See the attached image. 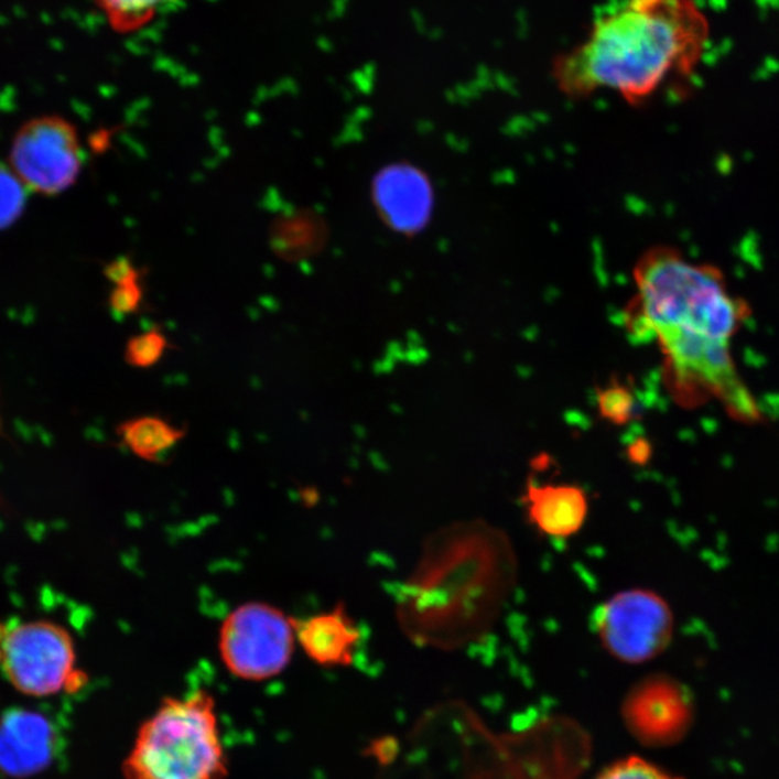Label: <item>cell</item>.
Returning <instances> with one entry per match:
<instances>
[{"label": "cell", "mask_w": 779, "mask_h": 779, "mask_svg": "<svg viewBox=\"0 0 779 779\" xmlns=\"http://www.w3.org/2000/svg\"><path fill=\"white\" fill-rule=\"evenodd\" d=\"M126 779H224L227 758L216 703L204 690L163 700L123 764Z\"/></svg>", "instance_id": "4"}, {"label": "cell", "mask_w": 779, "mask_h": 779, "mask_svg": "<svg viewBox=\"0 0 779 779\" xmlns=\"http://www.w3.org/2000/svg\"><path fill=\"white\" fill-rule=\"evenodd\" d=\"M519 558L510 535L491 522H452L423 541L398 592L400 623L414 636L446 640L491 624L515 592Z\"/></svg>", "instance_id": "3"}, {"label": "cell", "mask_w": 779, "mask_h": 779, "mask_svg": "<svg viewBox=\"0 0 779 779\" xmlns=\"http://www.w3.org/2000/svg\"><path fill=\"white\" fill-rule=\"evenodd\" d=\"M634 288L625 328L659 347L675 393L711 396L732 416L757 420L758 405L734 360V339L749 318V305L722 270L673 247H652L634 268Z\"/></svg>", "instance_id": "1"}, {"label": "cell", "mask_w": 779, "mask_h": 779, "mask_svg": "<svg viewBox=\"0 0 779 779\" xmlns=\"http://www.w3.org/2000/svg\"><path fill=\"white\" fill-rule=\"evenodd\" d=\"M522 504L530 524L550 539L573 538L589 516V498L585 489L575 484L529 483Z\"/></svg>", "instance_id": "11"}, {"label": "cell", "mask_w": 779, "mask_h": 779, "mask_svg": "<svg viewBox=\"0 0 779 779\" xmlns=\"http://www.w3.org/2000/svg\"><path fill=\"white\" fill-rule=\"evenodd\" d=\"M182 0H95L110 30L119 35H133L152 25Z\"/></svg>", "instance_id": "15"}, {"label": "cell", "mask_w": 779, "mask_h": 779, "mask_svg": "<svg viewBox=\"0 0 779 779\" xmlns=\"http://www.w3.org/2000/svg\"><path fill=\"white\" fill-rule=\"evenodd\" d=\"M595 403L599 416L615 426L631 422L636 413V398L631 389L619 380H610L598 387Z\"/></svg>", "instance_id": "16"}, {"label": "cell", "mask_w": 779, "mask_h": 779, "mask_svg": "<svg viewBox=\"0 0 779 779\" xmlns=\"http://www.w3.org/2000/svg\"><path fill=\"white\" fill-rule=\"evenodd\" d=\"M26 203V186L15 172L0 166V230L11 227L21 217Z\"/></svg>", "instance_id": "17"}, {"label": "cell", "mask_w": 779, "mask_h": 779, "mask_svg": "<svg viewBox=\"0 0 779 779\" xmlns=\"http://www.w3.org/2000/svg\"><path fill=\"white\" fill-rule=\"evenodd\" d=\"M708 32L694 0H617L599 9L582 44L559 55L553 78L572 99L610 90L641 105L669 78L693 73Z\"/></svg>", "instance_id": "2"}, {"label": "cell", "mask_w": 779, "mask_h": 779, "mask_svg": "<svg viewBox=\"0 0 779 779\" xmlns=\"http://www.w3.org/2000/svg\"><path fill=\"white\" fill-rule=\"evenodd\" d=\"M166 348V338L158 331H149L129 340L126 361L137 368H149L161 361Z\"/></svg>", "instance_id": "18"}, {"label": "cell", "mask_w": 779, "mask_h": 779, "mask_svg": "<svg viewBox=\"0 0 779 779\" xmlns=\"http://www.w3.org/2000/svg\"><path fill=\"white\" fill-rule=\"evenodd\" d=\"M9 162L26 190L42 195L64 193L83 166L77 130L59 116L32 119L13 138Z\"/></svg>", "instance_id": "7"}, {"label": "cell", "mask_w": 779, "mask_h": 779, "mask_svg": "<svg viewBox=\"0 0 779 779\" xmlns=\"http://www.w3.org/2000/svg\"><path fill=\"white\" fill-rule=\"evenodd\" d=\"M624 712L629 729L652 744L671 738L684 721L678 690L662 679L648 680L634 690Z\"/></svg>", "instance_id": "13"}, {"label": "cell", "mask_w": 779, "mask_h": 779, "mask_svg": "<svg viewBox=\"0 0 779 779\" xmlns=\"http://www.w3.org/2000/svg\"><path fill=\"white\" fill-rule=\"evenodd\" d=\"M372 195L387 226L403 235L418 232L431 217L432 186L418 167H386L376 176Z\"/></svg>", "instance_id": "10"}, {"label": "cell", "mask_w": 779, "mask_h": 779, "mask_svg": "<svg viewBox=\"0 0 779 779\" xmlns=\"http://www.w3.org/2000/svg\"><path fill=\"white\" fill-rule=\"evenodd\" d=\"M596 779H678L640 758L619 760Z\"/></svg>", "instance_id": "19"}, {"label": "cell", "mask_w": 779, "mask_h": 779, "mask_svg": "<svg viewBox=\"0 0 779 779\" xmlns=\"http://www.w3.org/2000/svg\"><path fill=\"white\" fill-rule=\"evenodd\" d=\"M296 643V619L259 601L232 609L218 634L224 666L249 681L277 678L291 662Z\"/></svg>", "instance_id": "5"}, {"label": "cell", "mask_w": 779, "mask_h": 779, "mask_svg": "<svg viewBox=\"0 0 779 779\" xmlns=\"http://www.w3.org/2000/svg\"><path fill=\"white\" fill-rule=\"evenodd\" d=\"M185 431L178 424L158 414H142L121 423L118 429L121 445L151 464L165 459L185 437Z\"/></svg>", "instance_id": "14"}, {"label": "cell", "mask_w": 779, "mask_h": 779, "mask_svg": "<svg viewBox=\"0 0 779 779\" xmlns=\"http://www.w3.org/2000/svg\"><path fill=\"white\" fill-rule=\"evenodd\" d=\"M140 300H142V291H140L138 278L134 277L116 283L110 303L119 314H130V312L137 311Z\"/></svg>", "instance_id": "20"}, {"label": "cell", "mask_w": 779, "mask_h": 779, "mask_svg": "<svg viewBox=\"0 0 779 779\" xmlns=\"http://www.w3.org/2000/svg\"><path fill=\"white\" fill-rule=\"evenodd\" d=\"M54 723L40 712L12 708L0 720V772L34 777L51 767L57 754Z\"/></svg>", "instance_id": "9"}, {"label": "cell", "mask_w": 779, "mask_h": 779, "mask_svg": "<svg viewBox=\"0 0 779 779\" xmlns=\"http://www.w3.org/2000/svg\"><path fill=\"white\" fill-rule=\"evenodd\" d=\"M2 650L8 679L31 696H50L69 688L78 674L73 638L57 624L18 625L4 632Z\"/></svg>", "instance_id": "8"}, {"label": "cell", "mask_w": 779, "mask_h": 779, "mask_svg": "<svg viewBox=\"0 0 779 779\" xmlns=\"http://www.w3.org/2000/svg\"><path fill=\"white\" fill-rule=\"evenodd\" d=\"M595 632L615 659L640 664L661 654L674 632V615L660 594L643 587L620 591L595 613Z\"/></svg>", "instance_id": "6"}, {"label": "cell", "mask_w": 779, "mask_h": 779, "mask_svg": "<svg viewBox=\"0 0 779 779\" xmlns=\"http://www.w3.org/2000/svg\"><path fill=\"white\" fill-rule=\"evenodd\" d=\"M363 638L347 606L335 605L312 617L296 620V640L312 661L326 667L353 664Z\"/></svg>", "instance_id": "12"}]
</instances>
